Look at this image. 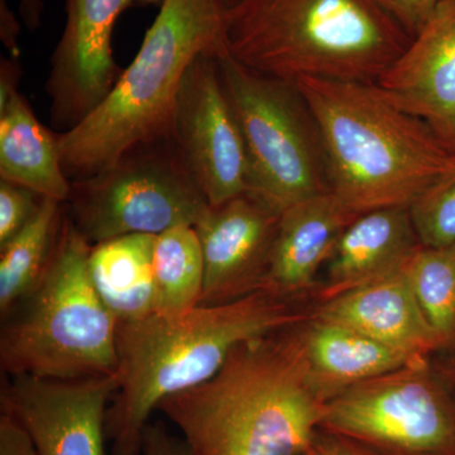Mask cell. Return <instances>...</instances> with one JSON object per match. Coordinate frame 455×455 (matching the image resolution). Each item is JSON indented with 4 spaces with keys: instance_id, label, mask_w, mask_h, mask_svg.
Segmentation results:
<instances>
[{
    "instance_id": "obj_1",
    "label": "cell",
    "mask_w": 455,
    "mask_h": 455,
    "mask_svg": "<svg viewBox=\"0 0 455 455\" xmlns=\"http://www.w3.org/2000/svg\"><path fill=\"white\" fill-rule=\"evenodd\" d=\"M324 409L301 323L238 344L212 379L157 407L191 455H307Z\"/></svg>"
},
{
    "instance_id": "obj_2",
    "label": "cell",
    "mask_w": 455,
    "mask_h": 455,
    "mask_svg": "<svg viewBox=\"0 0 455 455\" xmlns=\"http://www.w3.org/2000/svg\"><path fill=\"white\" fill-rule=\"evenodd\" d=\"M309 317L301 302L259 290L179 315L155 313L118 323V388L106 416L112 455H140L143 430L161 401L212 379L238 344Z\"/></svg>"
},
{
    "instance_id": "obj_3",
    "label": "cell",
    "mask_w": 455,
    "mask_h": 455,
    "mask_svg": "<svg viewBox=\"0 0 455 455\" xmlns=\"http://www.w3.org/2000/svg\"><path fill=\"white\" fill-rule=\"evenodd\" d=\"M319 130L331 193L362 215L406 206L455 167L427 123L376 83L304 77L295 83Z\"/></svg>"
},
{
    "instance_id": "obj_4",
    "label": "cell",
    "mask_w": 455,
    "mask_h": 455,
    "mask_svg": "<svg viewBox=\"0 0 455 455\" xmlns=\"http://www.w3.org/2000/svg\"><path fill=\"white\" fill-rule=\"evenodd\" d=\"M411 38L385 0H241L226 14L228 53L293 84L377 83Z\"/></svg>"
},
{
    "instance_id": "obj_5",
    "label": "cell",
    "mask_w": 455,
    "mask_h": 455,
    "mask_svg": "<svg viewBox=\"0 0 455 455\" xmlns=\"http://www.w3.org/2000/svg\"><path fill=\"white\" fill-rule=\"evenodd\" d=\"M226 14L221 0H164L106 100L73 130L57 133L70 181L100 172L140 143L170 136L188 68L203 53L227 49Z\"/></svg>"
},
{
    "instance_id": "obj_6",
    "label": "cell",
    "mask_w": 455,
    "mask_h": 455,
    "mask_svg": "<svg viewBox=\"0 0 455 455\" xmlns=\"http://www.w3.org/2000/svg\"><path fill=\"white\" fill-rule=\"evenodd\" d=\"M92 247L65 209L40 280L2 317L0 368L4 376H116L118 322L90 278Z\"/></svg>"
},
{
    "instance_id": "obj_7",
    "label": "cell",
    "mask_w": 455,
    "mask_h": 455,
    "mask_svg": "<svg viewBox=\"0 0 455 455\" xmlns=\"http://www.w3.org/2000/svg\"><path fill=\"white\" fill-rule=\"evenodd\" d=\"M217 61L247 147V193L281 214L331 191L319 130L295 84L245 68L227 49Z\"/></svg>"
},
{
    "instance_id": "obj_8",
    "label": "cell",
    "mask_w": 455,
    "mask_h": 455,
    "mask_svg": "<svg viewBox=\"0 0 455 455\" xmlns=\"http://www.w3.org/2000/svg\"><path fill=\"white\" fill-rule=\"evenodd\" d=\"M202 188L164 137L128 149L106 169L71 181L66 212L92 245L131 235L196 227L208 211Z\"/></svg>"
},
{
    "instance_id": "obj_9",
    "label": "cell",
    "mask_w": 455,
    "mask_h": 455,
    "mask_svg": "<svg viewBox=\"0 0 455 455\" xmlns=\"http://www.w3.org/2000/svg\"><path fill=\"white\" fill-rule=\"evenodd\" d=\"M319 429L374 455H455V397L429 359L341 392Z\"/></svg>"
},
{
    "instance_id": "obj_10",
    "label": "cell",
    "mask_w": 455,
    "mask_h": 455,
    "mask_svg": "<svg viewBox=\"0 0 455 455\" xmlns=\"http://www.w3.org/2000/svg\"><path fill=\"white\" fill-rule=\"evenodd\" d=\"M218 52L203 53L188 68L169 136L211 205L242 196L250 187L247 147L221 83Z\"/></svg>"
},
{
    "instance_id": "obj_11",
    "label": "cell",
    "mask_w": 455,
    "mask_h": 455,
    "mask_svg": "<svg viewBox=\"0 0 455 455\" xmlns=\"http://www.w3.org/2000/svg\"><path fill=\"white\" fill-rule=\"evenodd\" d=\"M116 376L82 379L4 376L3 414L28 434L37 455H106L108 406Z\"/></svg>"
},
{
    "instance_id": "obj_12",
    "label": "cell",
    "mask_w": 455,
    "mask_h": 455,
    "mask_svg": "<svg viewBox=\"0 0 455 455\" xmlns=\"http://www.w3.org/2000/svg\"><path fill=\"white\" fill-rule=\"evenodd\" d=\"M66 25L51 57L46 90L51 124L68 132L112 92L122 70L113 55V32L133 0H66Z\"/></svg>"
},
{
    "instance_id": "obj_13",
    "label": "cell",
    "mask_w": 455,
    "mask_h": 455,
    "mask_svg": "<svg viewBox=\"0 0 455 455\" xmlns=\"http://www.w3.org/2000/svg\"><path fill=\"white\" fill-rule=\"evenodd\" d=\"M280 215L250 193L209 205L194 227L205 266L200 305L227 304L262 289Z\"/></svg>"
},
{
    "instance_id": "obj_14",
    "label": "cell",
    "mask_w": 455,
    "mask_h": 455,
    "mask_svg": "<svg viewBox=\"0 0 455 455\" xmlns=\"http://www.w3.org/2000/svg\"><path fill=\"white\" fill-rule=\"evenodd\" d=\"M376 84L455 154V0L436 5Z\"/></svg>"
},
{
    "instance_id": "obj_15",
    "label": "cell",
    "mask_w": 455,
    "mask_h": 455,
    "mask_svg": "<svg viewBox=\"0 0 455 455\" xmlns=\"http://www.w3.org/2000/svg\"><path fill=\"white\" fill-rule=\"evenodd\" d=\"M331 191L281 212L263 291L286 300L314 299L317 272L333 256L341 235L357 218Z\"/></svg>"
},
{
    "instance_id": "obj_16",
    "label": "cell",
    "mask_w": 455,
    "mask_h": 455,
    "mask_svg": "<svg viewBox=\"0 0 455 455\" xmlns=\"http://www.w3.org/2000/svg\"><path fill=\"white\" fill-rule=\"evenodd\" d=\"M311 316L359 331L409 357L431 359L442 352L403 269L394 276L311 307Z\"/></svg>"
},
{
    "instance_id": "obj_17",
    "label": "cell",
    "mask_w": 455,
    "mask_h": 455,
    "mask_svg": "<svg viewBox=\"0 0 455 455\" xmlns=\"http://www.w3.org/2000/svg\"><path fill=\"white\" fill-rule=\"evenodd\" d=\"M420 244L406 206L359 215L341 235L314 300L322 304L394 276Z\"/></svg>"
},
{
    "instance_id": "obj_18",
    "label": "cell",
    "mask_w": 455,
    "mask_h": 455,
    "mask_svg": "<svg viewBox=\"0 0 455 455\" xmlns=\"http://www.w3.org/2000/svg\"><path fill=\"white\" fill-rule=\"evenodd\" d=\"M301 331L311 388L325 403L358 383L429 361L409 357L367 335L316 319L311 314L301 323Z\"/></svg>"
},
{
    "instance_id": "obj_19",
    "label": "cell",
    "mask_w": 455,
    "mask_h": 455,
    "mask_svg": "<svg viewBox=\"0 0 455 455\" xmlns=\"http://www.w3.org/2000/svg\"><path fill=\"white\" fill-rule=\"evenodd\" d=\"M0 180L68 202L71 181L60 157L57 133L44 127L22 94L0 112Z\"/></svg>"
},
{
    "instance_id": "obj_20",
    "label": "cell",
    "mask_w": 455,
    "mask_h": 455,
    "mask_svg": "<svg viewBox=\"0 0 455 455\" xmlns=\"http://www.w3.org/2000/svg\"><path fill=\"white\" fill-rule=\"evenodd\" d=\"M156 236H118L92 245L90 251V278L118 323L155 314Z\"/></svg>"
},
{
    "instance_id": "obj_21",
    "label": "cell",
    "mask_w": 455,
    "mask_h": 455,
    "mask_svg": "<svg viewBox=\"0 0 455 455\" xmlns=\"http://www.w3.org/2000/svg\"><path fill=\"white\" fill-rule=\"evenodd\" d=\"M65 203L44 197L31 221L0 248V319L38 283L52 253Z\"/></svg>"
},
{
    "instance_id": "obj_22",
    "label": "cell",
    "mask_w": 455,
    "mask_h": 455,
    "mask_svg": "<svg viewBox=\"0 0 455 455\" xmlns=\"http://www.w3.org/2000/svg\"><path fill=\"white\" fill-rule=\"evenodd\" d=\"M155 313L179 315L202 301L205 266L196 228L178 226L156 236Z\"/></svg>"
},
{
    "instance_id": "obj_23",
    "label": "cell",
    "mask_w": 455,
    "mask_h": 455,
    "mask_svg": "<svg viewBox=\"0 0 455 455\" xmlns=\"http://www.w3.org/2000/svg\"><path fill=\"white\" fill-rule=\"evenodd\" d=\"M403 274L427 322L438 335L442 352H455V244L419 245Z\"/></svg>"
},
{
    "instance_id": "obj_24",
    "label": "cell",
    "mask_w": 455,
    "mask_h": 455,
    "mask_svg": "<svg viewBox=\"0 0 455 455\" xmlns=\"http://www.w3.org/2000/svg\"><path fill=\"white\" fill-rule=\"evenodd\" d=\"M409 212L421 244H455V167L416 196Z\"/></svg>"
},
{
    "instance_id": "obj_25",
    "label": "cell",
    "mask_w": 455,
    "mask_h": 455,
    "mask_svg": "<svg viewBox=\"0 0 455 455\" xmlns=\"http://www.w3.org/2000/svg\"><path fill=\"white\" fill-rule=\"evenodd\" d=\"M42 199L29 188L0 180V248L31 221Z\"/></svg>"
},
{
    "instance_id": "obj_26",
    "label": "cell",
    "mask_w": 455,
    "mask_h": 455,
    "mask_svg": "<svg viewBox=\"0 0 455 455\" xmlns=\"http://www.w3.org/2000/svg\"><path fill=\"white\" fill-rule=\"evenodd\" d=\"M143 455H191L184 438H178L163 421L148 423L143 430Z\"/></svg>"
},
{
    "instance_id": "obj_27",
    "label": "cell",
    "mask_w": 455,
    "mask_h": 455,
    "mask_svg": "<svg viewBox=\"0 0 455 455\" xmlns=\"http://www.w3.org/2000/svg\"><path fill=\"white\" fill-rule=\"evenodd\" d=\"M392 13L414 37L442 0H385Z\"/></svg>"
},
{
    "instance_id": "obj_28",
    "label": "cell",
    "mask_w": 455,
    "mask_h": 455,
    "mask_svg": "<svg viewBox=\"0 0 455 455\" xmlns=\"http://www.w3.org/2000/svg\"><path fill=\"white\" fill-rule=\"evenodd\" d=\"M307 455H374L344 436L317 429L307 449Z\"/></svg>"
},
{
    "instance_id": "obj_29",
    "label": "cell",
    "mask_w": 455,
    "mask_h": 455,
    "mask_svg": "<svg viewBox=\"0 0 455 455\" xmlns=\"http://www.w3.org/2000/svg\"><path fill=\"white\" fill-rule=\"evenodd\" d=\"M0 455H37L26 430L7 414L0 415Z\"/></svg>"
},
{
    "instance_id": "obj_30",
    "label": "cell",
    "mask_w": 455,
    "mask_h": 455,
    "mask_svg": "<svg viewBox=\"0 0 455 455\" xmlns=\"http://www.w3.org/2000/svg\"><path fill=\"white\" fill-rule=\"evenodd\" d=\"M22 25L16 12L12 9L9 0H0V41L7 50L8 56L20 59V36Z\"/></svg>"
},
{
    "instance_id": "obj_31",
    "label": "cell",
    "mask_w": 455,
    "mask_h": 455,
    "mask_svg": "<svg viewBox=\"0 0 455 455\" xmlns=\"http://www.w3.org/2000/svg\"><path fill=\"white\" fill-rule=\"evenodd\" d=\"M23 68L20 59L2 56L0 59V112L16 97L22 79Z\"/></svg>"
},
{
    "instance_id": "obj_32",
    "label": "cell",
    "mask_w": 455,
    "mask_h": 455,
    "mask_svg": "<svg viewBox=\"0 0 455 455\" xmlns=\"http://www.w3.org/2000/svg\"><path fill=\"white\" fill-rule=\"evenodd\" d=\"M44 13V0H20V14L29 31H37Z\"/></svg>"
},
{
    "instance_id": "obj_33",
    "label": "cell",
    "mask_w": 455,
    "mask_h": 455,
    "mask_svg": "<svg viewBox=\"0 0 455 455\" xmlns=\"http://www.w3.org/2000/svg\"><path fill=\"white\" fill-rule=\"evenodd\" d=\"M164 0H133L134 7L145 8V7H157L160 8L163 5Z\"/></svg>"
},
{
    "instance_id": "obj_34",
    "label": "cell",
    "mask_w": 455,
    "mask_h": 455,
    "mask_svg": "<svg viewBox=\"0 0 455 455\" xmlns=\"http://www.w3.org/2000/svg\"><path fill=\"white\" fill-rule=\"evenodd\" d=\"M221 2H223V4L226 5L228 11V9L235 7L236 3L241 2V0H221Z\"/></svg>"
}]
</instances>
